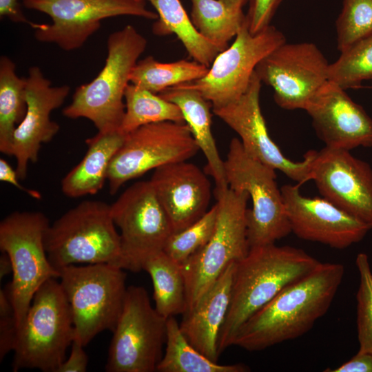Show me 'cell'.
<instances>
[{"mask_svg": "<svg viewBox=\"0 0 372 372\" xmlns=\"http://www.w3.org/2000/svg\"><path fill=\"white\" fill-rule=\"evenodd\" d=\"M25 79L27 110L12 143V156L16 158L20 179L25 178L28 163L37 161L41 145L50 142L59 132V125L51 120L50 114L63 104L70 92L68 85H52L37 66L29 68Z\"/></svg>", "mask_w": 372, "mask_h": 372, "instance_id": "obj_19", "label": "cell"}, {"mask_svg": "<svg viewBox=\"0 0 372 372\" xmlns=\"http://www.w3.org/2000/svg\"><path fill=\"white\" fill-rule=\"evenodd\" d=\"M75 335L71 309L56 278L44 282L35 293L18 327L12 370L56 372L66 359Z\"/></svg>", "mask_w": 372, "mask_h": 372, "instance_id": "obj_5", "label": "cell"}, {"mask_svg": "<svg viewBox=\"0 0 372 372\" xmlns=\"http://www.w3.org/2000/svg\"><path fill=\"white\" fill-rule=\"evenodd\" d=\"M320 262L301 249L271 244L249 249L236 265L218 353L233 345L241 327L282 289L311 272Z\"/></svg>", "mask_w": 372, "mask_h": 372, "instance_id": "obj_2", "label": "cell"}, {"mask_svg": "<svg viewBox=\"0 0 372 372\" xmlns=\"http://www.w3.org/2000/svg\"><path fill=\"white\" fill-rule=\"evenodd\" d=\"M142 270L152 278L156 310L166 318L183 315L187 309V297L182 265L161 251L148 257Z\"/></svg>", "mask_w": 372, "mask_h": 372, "instance_id": "obj_26", "label": "cell"}, {"mask_svg": "<svg viewBox=\"0 0 372 372\" xmlns=\"http://www.w3.org/2000/svg\"><path fill=\"white\" fill-rule=\"evenodd\" d=\"M215 194L217 218L214 232L208 242L182 265L186 311L196 304L230 263L240 260L249 251L247 233L249 194L229 187Z\"/></svg>", "mask_w": 372, "mask_h": 372, "instance_id": "obj_7", "label": "cell"}, {"mask_svg": "<svg viewBox=\"0 0 372 372\" xmlns=\"http://www.w3.org/2000/svg\"><path fill=\"white\" fill-rule=\"evenodd\" d=\"M340 53L334 63H329V81L346 90L360 87L363 81H372V35Z\"/></svg>", "mask_w": 372, "mask_h": 372, "instance_id": "obj_32", "label": "cell"}, {"mask_svg": "<svg viewBox=\"0 0 372 372\" xmlns=\"http://www.w3.org/2000/svg\"><path fill=\"white\" fill-rule=\"evenodd\" d=\"M344 273L342 264L320 262L255 313L239 329L233 345L257 351L304 335L329 310Z\"/></svg>", "mask_w": 372, "mask_h": 372, "instance_id": "obj_1", "label": "cell"}, {"mask_svg": "<svg viewBox=\"0 0 372 372\" xmlns=\"http://www.w3.org/2000/svg\"><path fill=\"white\" fill-rule=\"evenodd\" d=\"M324 372H372V353L358 351L350 360L334 369Z\"/></svg>", "mask_w": 372, "mask_h": 372, "instance_id": "obj_39", "label": "cell"}, {"mask_svg": "<svg viewBox=\"0 0 372 372\" xmlns=\"http://www.w3.org/2000/svg\"><path fill=\"white\" fill-rule=\"evenodd\" d=\"M18 327L13 310L0 311V360L10 351H13Z\"/></svg>", "mask_w": 372, "mask_h": 372, "instance_id": "obj_37", "label": "cell"}, {"mask_svg": "<svg viewBox=\"0 0 372 372\" xmlns=\"http://www.w3.org/2000/svg\"><path fill=\"white\" fill-rule=\"evenodd\" d=\"M281 1L282 0H249L246 19L248 29L251 34H257L270 25Z\"/></svg>", "mask_w": 372, "mask_h": 372, "instance_id": "obj_36", "label": "cell"}, {"mask_svg": "<svg viewBox=\"0 0 372 372\" xmlns=\"http://www.w3.org/2000/svg\"><path fill=\"white\" fill-rule=\"evenodd\" d=\"M186 123L147 124L125 135L107 171L110 193L128 180L167 164L187 161L199 151Z\"/></svg>", "mask_w": 372, "mask_h": 372, "instance_id": "obj_12", "label": "cell"}, {"mask_svg": "<svg viewBox=\"0 0 372 372\" xmlns=\"http://www.w3.org/2000/svg\"><path fill=\"white\" fill-rule=\"evenodd\" d=\"M111 214L121 233L126 269L142 270L143 262L163 251L174 233L171 222L149 180L138 181L111 205Z\"/></svg>", "mask_w": 372, "mask_h": 372, "instance_id": "obj_14", "label": "cell"}, {"mask_svg": "<svg viewBox=\"0 0 372 372\" xmlns=\"http://www.w3.org/2000/svg\"><path fill=\"white\" fill-rule=\"evenodd\" d=\"M166 348L156 371L159 372H247L250 369L238 363L221 364L201 353L182 333L174 316L167 320Z\"/></svg>", "mask_w": 372, "mask_h": 372, "instance_id": "obj_27", "label": "cell"}, {"mask_svg": "<svg viewBox=\"0 0 372 372\" xmlns=\"http://www.w3.org/2000/svg\"><path fill=\"white\" fill-rule=\"evenodd\" d=\"M236 262L228 265L196 304L183 314L179 324L189 342L214 362L220 355L219 334L229 307Z\"/></svg>", "mask_w": 372, "mask_h": 372, "instance_id": "obj_22", "label": "cell"}, {"mask_svg": "<svg viewBox=\"0 0 372 372\" xmlns=\"http://www.w3.org/2000/svg\"><path fill=\"white\" fill-rule=\"evenodd\" d=\"M304 110L324 147L349 151L372 147V118L335 83L328 81Z\"/></svg>", "mask_w": 372, "mask_h": 372, "instance_id": "obj_20", "label": "cell"}, {"mask_svg": "<svg viewBox=\"0 0 372 372\" xmlns=\"http://www.w3.org/2000/svg\"><path fill=\"white\" fill-rule=\"evenodd\" d=\"M125 135L119 130L98 132L87 138L85 156L61 180L62 192L74 198L98 193L107 180L110 163L123 143Z\"/></svg>", "mask_w": 372, "mask_h": 372, "instance_id": "obj_24", "label": "cell"}, {"mask_svg": "<svg viewBox=\"0 0 372 372\" xmlns=\"http://www.w3.org/2000/svg\"><path fill=\"white\" fill-rule=\"evenodd\" d=\"M280 189L291 232L301 239L342 249L362 240L371 229L325 198L302 195L299 184Z\"/></svg>", "mask_w": 372, "mask_h": 372, "instance_id": "obj_18", "label": "cell"}, {"mask_svg": "<svg viewBox=\"0 0 372 372\" xmlns=\"http://www.w3.org/2000/svg\"><path fill=\"white\" fill-rule=\"evenodd\" d=\"M355 265L360 276L356 293L358 351L372 353V271L368 256L358 254Z\"/></svg>", "mask_w": 372, "mask_h": 372, "instance_id": "obj_35", "label": "cell"}, {"mask_svg": "<svg viewBox=\"0 0 372 372\" xmlns=\"http://www.w3.org/2000/svg\"><path fill=\"white\" fill-rule=\"evenodd\" d=\"M149 180L174 232L194 223L209 210L211 185L194 163L185 161L159 167Z\"/></svg>", "mask_w": 372, "mask_h": 372, "instance_id": "obj_21", "label": "cell"}, {"mask_svg": "<svg viewBox=\"0 0 372 372\" xmlns=\"http://www.w3.org/2000/svg\"><path fill=\"white\" fill-rule=\"evenodd\" d=\"M48 260L59 271L73 265L108 263L126 269L111 205L83 200L49 225L44 236Z\"/></svg>", "mask_w": 372, "mask_h": 372, "instance_id": "obj_4", "label": "cell"}, {"mask_svg": "<svg viewBox=\"0 0 372 372\" xmlns=\"http://www.w3.org/2000/svg\"><path fill=\"white\" fill-rule=\"evenodd\" d=\"M329 65L314 43L285 41L258 63L255 72L262 82L273 88L279 107L304 110L329 81Z\"/></svg>", "mask_w": 372, "mask_h": 372, "instance_id": "obj_15", "label": "cell"}, {"mask_svg": "<svg viewBox=\"0 0 372 372\" xmlns=\"http://www.w3.org/2000/svg\"><path fill=\"white\" fill-rule=\"evenodd\" d=\"M23 6L48 14L51 23H34V37L65 51L83 46L101 27L102 20L129 15L156 20L158 14L139 0H23Z\"/></svg>", "mask_w": 372, "mask_h": 372, "instance_id": "obj_11", "label": "cell"}, {"mask_svg": "<svg viewBox=\"0 0 372 372\" xmlns=\"http://www.w3.org/2000/svg\"><path fill=\"white\" fill-rule=\"evenodd\" d=\"M208 70V67L194 60L161 63L152 56H147L138 61L130 74V82L159 94L167 87L203 78Z\"/></svg>", "mask_w": 372, "mask_h": 372, "instance_id": "obj_30", "label": "cell"}, {"mask_svg": "<svg viewBox=\"0 0 372 372\" xmlns=\"http://www.w3.org/2000/svg\"><path fill=\"white\" fill-rule=\"evenodd\" d=\"M335 27L340 52L372 35V0H343Z\"/></svg>", "mask_w": 372, "mask_h": 372, "instance_id": "obj_34", "label": "cell"}, {"mask_svg": "<svg viewBox=\"0 0 372 372\" xmlns=\"http://www.w3.org/2000/svg\"><path fill=\"white\" fill-rule=\"evenodd\" d=\"M108 263L73 265L59 270L69 303L74 338L85 347L101 332L113 331L124 304L126 273Z\"/></svg>", "mask_w": 372, "mask_h": 372, "instance_id": "obj_6", "label": "cell"}, {"mask_svg": "<svg viewBox=\"0 0 372 372\" xmlns=\"http://www.w3.org/2000/svg\"><path fill=\"white\" fill-rule=\"evenodd\" d=\"M226 6L234 10H242L249 0H221Z\"/></svg>", "mask_w": 372, "mask_h": 372, "instance_id": "obj_43", "label": "cell"}, {"mask_svg": "<svg viewBox=\"0 0 372 372\" xmlns=\"http://www.w3.org/2000/svg\"><path fill=\"white\" fill-rule=\"evenodd\" d=\"M262 81L254 72L245 92L226 105L213 108L214 114L240 137L245 151L256 160L282 172L301 185L310 180L312 163L316 152L306 153L302 161L285 157L271 138L260 106Z\"/></svg>", "mask_w": 372, "mask_h": 372, "instance_id": "obj_16", "label": "cell"}, {"mask_svg": "<svg viewBox=\"0 0 372 372\" xmlns=\"http://www.w3.org/2000/svg\"><path fill=\"white\" fill-rule=\"evenodd\" d=\"M0 16L15 23H30L21 11L18 0H0Z\"/></svg>", "mask_w": 372, "mask_h": 372, "instance_id": "obj_41", "label": "cell"}, {"mask_svg": "<svg viewBox=\"0 0 372 372\" xmlns=\"http://www.w3.org/2000/svg\"><path fill=\"white\" fill-rule=\"evenodd\" d=\"M19 176L17 175L16 169H14L11 165L4 159H0V180L9 183L19 190L26 193L31 197L40 200L41 194L39 192L28 189L23 185H22L19 182Z\"/></svg>", "mask_w": 372, "mask_h": 372, "instance_id": "obj_40", "label": "cell"}, {"mask_svg": "<svg viewBox=\"0 0 372 372\" xmlns=\"http://www.w3.org/2000/svg\"><path fill=\"white\" fill-rule=\"evenodd\" d=\"M285 41L273 25L253 34L246 22L233 43L216 56L205 76L180 85L197 90L213 108L226 105L245 92L258 63Z\"/></svg>", "mask_w": 372, "mask_h": 372, "instance_id": "obj_13", "label": "cell"}, {"mask_svg": "<svg viewBox=\"0 0 372 372\" xmlns=\"http://www.w3.org/2000/svg\"><path fill=\"white\" fill-rule=\"evenodd\" d=\"M25 78L16 72L15 63L7 56L0 58V151L12 156L14 132L27 110Z\"/></svg>", "mask_w": 372, "mask_h": 372, "instance_id": "obj_28", "label": "cell"}, {"mask_svg": "<svg viewBox=\"0 0 372 372\" xmlns=\"http://www.w3.org/2000/svg\"><path fill=\"white\" fill-rule=\"evenodd\" d=\"M84 346L76 338L71 344V351L60 365L56 372H85L87 370L88 357L84 351Z\"/></svg>", "mask_w": 372, "mask_h": 372, "instance_id": "obj_38", "label": "cell"}, {"mask_svg": "<svg viewBox=\"0 0 372 372\" xmlns=\"http://www.w3.org/2000/svg\"><path fill=\"white\" fill-rule=\"evenodd\" d=\"M139 1H149L156 10L158 19L152 25L154 34H174L194 61L209 68L221 51L198 32L180 0Z\"/></svg>", "mask_w": 372, "mask_h": 372, "instance_id": "obj_25", "label": "cell"}, {"mask_svg": "<svg viewBox=\"0 0 372 372\" xmlns=\"http://www.w3.org/2000/svg\"><path fill=\"white\" fill-rule=\"evenodd\" d=\"M191 20L198 32L220 51L247 22L242 10L229 8L221 0H191Z\"/></svg>", "mask_w": 372, "mask_h": 372, "instance_id": "obj_29", "label": "cell"}, {"mask_svg": "<svg viewBox=\"0 0 372 372\" xmlns=\"http://www.w3.org/2000/svg\"><path fill=\"white\" fill-rule=\"evenodd\" d=\"M147 44L131 25L110 34L104 67L92 81L76 89L63 114L71 119L87 118L99 132L119 130L125 112V92Z\"/></svg>", "mask_w": 372, "mask_h": 372, "instance_id": "obj_3", "label": "cell"}, {"mask_svg": "<svg viewBox=\"0 0 372 372\" xmlns=\"http://www.w3.org/2000/svg\"><path fill=\"white\" fill-rule=\"evenodd\" d=\"M124 100L125 112L119 130L123 134L149 123H185L178 105L136 85H127Z\"/></svg>", "mask_w": 372, "mask_h": 372, "instance_id": "obj_31", "label": "cell"}, {"mask_svg": "<svg viewBox=\"0 0 372 372\" xmlns=\"http://www.w3.org/2000/svg\"><path fill=\"white\" fill-rule=\"evenodd\" d=\"M224 167L228 187L247 192L251 199V209L247 211L249 249L288 236L291 230L276 170L250 156L238 138L230 141Z\"/></svg>", "mask_w": 372, "mask_h": 372, "instance_id": "obj_9", "label": "cell"}, {"mask_svg": "<svg viewBox=\"0 0 372 372\" xmlns=\"http://www.w3.org/2000/svg\"><path fill=\"white\" fill-rule=\"evenodd\" d=\"M49 225L48 218L40 211H14L0 223V249L8 255L12 265V281L6 291L17 327L37 291L48 280L60 275L50 262L45 247Z\"/></svg>", "mask_w": 372, "mask_h": 372, "instance_id": "obj_8", "label": "cell"}, {"mask_svg": "<svg viewBox=\"0 0 372 372\" xmlns=\"http://www.w3.org/2000/svg\"><path fill=\"white\" fill-rule=\"evenodd\" d=\"M12 272V265L8 255L2 251L0 256V278H4Z\"/></svg>", "mask_w": 372, "mask_h": 372, "instance_id": "obj_42", "label": "cell"}, {"mask_svg": "<svg viewBox=\"0 0 372 372\" xmlns=\"http://www.w3.org/2000/svg\"><path fill=\"white\" fill-rule=\"evenodd\" d=\"M167 318L151 304L147 291L127 287L114 329L105 369L107 372H154L163 357Z\"/></svg>", "mask_w": 372, "mask_h": 372, "instance_id": "obj_10", "label": "cell"}, {"mask_svg": "<svg viewBox=\"0 0 372 372\" xmlns=\"http://www.w3.org/2000/svg\"><path fill=\"white\" fill-rule=\"evenodd\" d=\"M158 94L180 109L195 142L206 158L205 172L214 178L215 192L228 188L224 161L211 132L210 102L197 90L180 85L167 87Z\"/></svg>", "mask_w": 372, "mask_h": 372, "instance_id": "obj_23", "label": "cell"}, {"mask_svg": "<svg viewBox=\"0 0 372 372\" xmlns=\"http://www.w3.org/2000/svg\"><path fill=\"white\" fill-rule=\"evenodd\" d=\"M320 194L372 229V167L350 151L324 147L310 173Z\"/></svg>", "mask_w": 372, "mask_h": 372, "instance_id": "obj_17", "label": "cell"}, {"mask_svg": "<svg viewBox=\"0 0 372 372\" xmlns=\"http://www.w3.org/2000/svg\"><path fill=\"white\" fill-rule=\"evenodd\" d=\"M215 204L199 220L185 229L174 232L168 238L163 251L180 265L201 249L211 238L216 223Z\"/></svg>", "mask_w": 372, "mask_h": 372, "instance_id": "obj_33", "label": "cell"}]
</instances>
